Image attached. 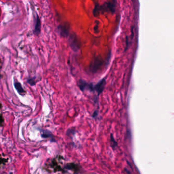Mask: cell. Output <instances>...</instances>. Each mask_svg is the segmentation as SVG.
I'll return each mask as SVG.
<instances>
[{
    "label": "cell",
    "instance_id": "cell-1",
    "mask_svg": "<svg viewBox=\"0 0 174 174\" xmlns=\"http://www.w3.org/2000/svg\"><path fill=\"white\" fill-rule=\"evenodd\" d=\"M116 1L108 2L102 6L96 5L93 10V14L95 16H98L101 11H110L114 12L116 9Z\"/></svg>",
    "mask_w": 174,
    "mask_h": 174
},
{
    "label": "cell",
    "instance_id": "cell-2",
    "mask_svg": "<svg viewBox=\"0 0 174 174\" xmlns=\"http://www.w3.org/2000/svg\"><path fill=\"white\" fill-rule=\"evenodd\" d=\"M64 160V158L63 156L59 155L56 157L54 158L51 161L50 167L53 169V170L54 172L58 171L64 172V169L61 166V163Z\"/></svg>",
    "mask_w": 174,
    "mask_h": 174
},
{
    "label": "cell",
    "instance_id": "cell-3",
    "mask_svg": "<svg viewBox=\"0 0 174 174\" xmlns=\"http://www.w3.org/2000/svg\"><path fill=\"white\" fill-rule=\"evenodd\" d=\"M79 87L82 91H85L86 90H90V91H95V85H93L92 83H88L83 80H80L79 81Z\"/></svg>",
    "mask_w": 174,
    "mask_h": 174
},
{
    "label": "cell",
    "instance_id": "cell-4",
    "mask_svg": "<svg viewBox=\"0 0 174 174\" xmlns=\"http://www.w3.org/2000/svg\"><path fill=\"white\" fill-rule=\"evenodd\" d=\"M106 83L105 79H103L95 85V91L98 95H100L103 92L106 85Z\"/></svg>",
    "mask_w": 174,
    "mask_h": 174
},
{
    "label": "cell",
    "instance_id": "cell-5",
    "mask_svg": "<svg viewBox=\"0 0 174 174\" xmlns=\"http://www.w3.org/2000/svg\"><path fill=\"white\" fill-rule=\"evenodd\" d=\"M67 169L68 170H71L74 172V173H78L80 171L79 166L74 163H67L64 167V170Z\"/></svg>",
    "mask_w": 174,
    "mask_h": 174
},
{
    "label": "cell",
    "instance_id": "cell-6",
    "mask_svg": "<svg viewBox=\"0 0 174 174\" xmlns=\"http://www.w3.org/2000/svg\"><path fill=\"white\" fill-rule=\"evenodd\" d=\"M41 31V21L39 16H37L36 19L35 25V28H34V34L38 35L40 34Z\"/></svg>",
    "mask_w": 174,
    "mask_h": 174
},
{
    "label": "cell",
    "instance_id": "cell-7",
    "mask_svg": "<svg viewBox=\"0 0 174 174\" xmlns=\"http://www.w3.org/2000/svg\"><path fill=\"white\" fill-rule=\"evenodd\" d=\"M41 136L42 137L46 138H50L51 141H53V142H55V140L54 139V136L52 134L51 132L48 130H42L41 131Z\"/></svg>",
    "mask_w": 174,
    "mask_h": 174
},
{
    "label": "cell",
    "instance_id": "cell-8",
    "mask_svg": "<svg viewBox=\"0 0 174 174\" xmlns=\"http://www.w3.org/2000/svg\"><path fill=\"white\" fill-rule=\"evenodd\" d=\"M60 32L61 34V35L63 36H67L69 34V28L68 27L67 25H61L59 27Z\"/></svg>",
    "mask_w": 174,
    "mask_h": 174
},
{
    "label": "cell",
    "instance_id": "cell-9",
    "mask_svg": "<svg viewBox=\"0 0 174 174\" xmlns=\"http://www.w3.org/2000/svg\"><path fill=\"white\" fill-rule=\"evenodd\" d=\"M14 86L17 91V92L20 95H23V94L25 93V91L22 87V85H21L20 83L18 82H15L14 83Z\"/></svg>",
    "mask_w": 174,
    "mask_h": 174
},
{
    "label": "cell",
    "instance_id": "cell-10",
    "mask_svg": "<svg viewBox=\"0 0 174 174\" xmlns=\"http://www.w3.org/2000/svg\"><path fill=\"white\" fill-rule=\"evenodd\" d=\"M110 142H111V147L114 150L118 146V143L116 140H115V138L113 136V135L112 134H110Z\"/></svg>",
    "mask_w": 174,
    "mask_h": 174
},
{
    "label": "cell",
    "instance_id": "cell-11",
    "mask_svg": "<svg viewBox=\"0 0 174 174\" xmlns=\"http://www.w3.org/2000/svg\"><path fill=\"white\" fill-rule=\"evenodd\" d=\"M35 78H30L27 80V83L33 86L35 84Z\"/></svg>",
    "mask_w": 174,
    "mask_h": 174
}]
</instances>
